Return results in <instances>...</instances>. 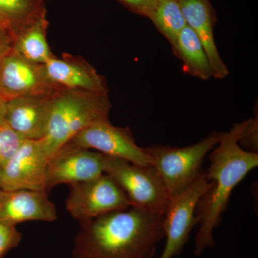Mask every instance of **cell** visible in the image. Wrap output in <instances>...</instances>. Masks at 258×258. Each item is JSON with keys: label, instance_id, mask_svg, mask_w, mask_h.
I'll use <instances>...</instances> for the list:
<instances>
[{"label": "cell", "instance_id": "22", "mask_svg": "<svg viewBox=\"0 0 258 258\" xmlns=\"http://www.w3.org/2000/svg\"><path fill=\"white\" fill-rule=\"evenodd\" d=\"M240 147L249 152L257 153V117L249 118L248 124L241 136Z\"/></svg>", "mask_w": 258, "mask_h": 258}, {"label": "cell", "instance_id": "13", "mask_svg": "<svg viewBox=\"0 0 258 258\" xmlns=\"http://www.w3.org/2000/svg\"><path fill=\"white\" fill-rule=\"evenodd\" d=\"M54 91L18 97L7 101L6 124L23 139H43L46 134L51 96Z\"/></svg>", "mask_w": 258, "mask_h": 258}, {"label": "cell", "instance_id": "26", "mask_svg": "<svg viewBox=\"0 0 258 258\" xmlns=\"http://www.w3.org/2000/svg\"><path fill=\"white\" fill-rule=\"evenodd\" d=\"M2 184V167L0 166V189H1Z\"/></svg>", "mask_w": 258, "mask_h": 258}, {"label": "cell", "instance_id": "12", "mask_svg": "<svg viewBox=\"0 0 258 258\" xmlns=\"http://www.w3.org/2000/svg\"><path fill=\"white\" fill-rule=\"evenodd\" d=\"M49 83L58 89L108 91L106 80L81 57L63 53L44 64Z\"/></svg>", "mask_w": 258, "mask_h": 258}, {"label": "cell", "instance_id": "20", "mask_svg": "<svg viewBox=\"0 0 258 258\" xmlns=\"http://www.w3.org/2000/svg\"><path fill=\"white\" fill-rule=\"evenodd\" d=\"M23 139L8 125L0 126V166H3L13 157L18 150Z\"/></svg>", "mask_w": 258, "mask_h": 258}, {"label": "cell", "instance_id": "25", "mask_svg": "<svg viewBox=\"0 0 258 258\" xmlns=\"http://www.w3.org/2000/svg\"><path fill=\"white\" fill-rule=\"evenodd\" d=\"M7 101L0 96V126L6 124L5 123V113H6Z\"/></svg>", "mask_w": 258, "mask_h": 258}, {"label": "cell", "instance_id": "8", "mask_svg": "<svg viewBox=\"0 0 258 258\" xmlns=\"http://www.w3.org/2000/svg\"><path fill=\"white\" fill-rule=\"evenodd\" d=\"M71 143L101 154L128 161L136 165H152L150 157L136 143L128 127L112 124L108 117L93 123L71 139Z\"/></svg>", "mask_w": 258, "mask_h": 258}, {"label": "cell", "instance_id": "18", "mask_svg": "<svg viewBox=\"0 0 258 258\" xmlns=\"http://www.w3.org/2000/svg\"><path fill=\"white\" fill-rule=\"evenodd\" d=\"M48 25L45 13L15 38L12 49L33 63H46L54 56L47 40Z\"/></svg>", "mask_w": 258, "mask_h": 258}, {"label": "cell", "instance_id": "3", "mask_svg": "<svg viewBox=\"0 0 258 258\" xmlns=\"http://www.w3.org/2000/svg\"><path fill=\"white\" fill-rule=\"evenodd\" d=\"M111 108L108 91L56 88L51 96L46 134L42 139L49 157L88 125L108 117Z\"/></svg>", "mask_w": 258, "mask_h": 258}, {"label": "cell", "instance_id": "4", "mask_svg": "<svg viewBox=\"0 0 258 258\" xmlns=\"http://www.w3.org/2000/svg\"><path fill=\"white\" fill-rule=\"evenodd\" d=\"M219 133L213 132L203 140L186 147L152 145L144 148L170 198L186 189L205 171L207 154L217 145Z\"/></svg>", "mask_w": 258, "mask_h": 258}, {"label": "cell", "instance_id": "15", "mask_svg": "<svg viewBox=\"0 0 258 258\" xmlns=\"http://www.w3.org/2000/svg\"><path fill=\"white\" fill-rule=\"evenodd\" d=\"M179 2L186 25L195 32L203 44L214 78L225 79L228 76L229 71L215 43L214 27L216 16L210 0H179Z\"/></svg>", "mask_w": 258, "mask_h": 258}, {"label": "cell", "instance_id": "16", "mask_svg": "<svg viewBox=\"0 0 258 258\" xmlns=\"http://www.w3.org/2000/svg\"><path fill=\"white\" fill-rule=\"evenodd\" d=\"M45 13L42 0H0V38L13 45L23 30Z\"/></svg>", "mask_w": 258, "mask_h": 258}, {"label": "cell", "instance_id": "6", "mask_svg": "<svg viewBox=\"0 0 258 258\" xmlns=\"http://www.w3.org/2000/svg\"><path fill=\"white\" fill-rule=\"evenodd\" d=\"M70 189L66 209L81 225L108 212L132 206L119 185L105 173L92 179L70 185Z\"/></svg>", "mask_w": 258, "mask_h": 258}, {"label": "cell", "instance_id": "21", "mask_svg": "<svg viewBox=\"0 0 258 258\" xmlns=\"http://www.w3.org/2000/svg\"><path fill=\"white\" fill-rule=\"evenodd\" d=\"M22 238L23 234L16 226L0 222V258H4L12 249L16 248Z\"/></svg>", "mask_w": 258, "mask_h": 258}, {"label": "cell", "instance_id": "24", "mask_svg": "<svg viewBox=\"0 0 258 258\" xmlns=\"http://www.w3.org/2000/svg\"><path fill=\"white\" fill-rule=\"evenodd\" d=\"M12 49V45L10 42L6 41L4 39L0 38V62L5 55Z\"/></svg>", "mask_w": 258, "mask_h": 258}, {"label": "cell", "instance_id": "9", "mask_svg": "<svg viewBox=\"0 0 258 258\" xmlns=\"http://www.w3.org/2000/svg\"><path fill=\"white\" fill-rule=\"evenodd\" d=\"M49 158L42 139H25L13 157L2 167L1 189L31 190L47 195Z\"/></svg>", "mask_w": 258, "mask_h": 258}, {"label": "cell", "instance_id": "23", "mask_svg": "<svg viewBox=\"0 0 258 258\" xmlns=\"http://www.w3.org/2000/svg\"><path fill=\"white\" fill-rule=\"evenodd\" d=\"M122 5L136 14L152 18L157 0H118Z\"/></svg>", "mask_w": 258, "mask_h": 258}, {"label": "cell", "instance_id": "1", "mask_svg": "<svg viewBox=\"0 0 258 258\" xmlns=\"http://www.w3.org/2000/svg\"><path fill=\"white\" fill-rule=\"evenodd\" d=\"M165 237L164 216L132 206L81 224L73 258H154Z\"/></svg>", "mask_w": 258, "mask_h": 258}, {"label": "cell", "instance_id": "14", "mask_svg": "<svg viewBox=\"0 0 258 258\" xmlns=\"http://www.w3.org/2000/svg\"><path fill=\"white\" fill-rule=\"evenodd\" d=\"M55 205L47 194L31 190L7 191L0 189V222L17 226L29 221L53 222Z\"/></svg>", "mask_w": 258, "mask_h": 258}, {"label": "cell", "instance_id": "10", "mask_svg": "<svg viewBox=\"0 0 258 258\" xmlns=\"http://www.w3.org/2000/svg\"><path fill=\"white\" fill-rule=\"evenodd\" d=\"M103 154L68 142L47 163L46 191L60 184H74L103 174Z\"/></svg>", "mask_w": 258, "mask_h": 258}, {"label": "cell", "instance_id": "5", "mask_svg": "<svg viewBox=\"0 0 258 258\" xmlns=\"http://www.w3.org/2000/svg\"><path fill=\"white\" fill-rule=\"evenodd\" d=\"M103 172L119 185L132 206L164 216L171 198L152 165H136L103 154Z\"/></svg>", "mask_w": 258, "mask_h": 258}, {"label": "cell", "instance_id": "17", "mask_svg": "<svg viewBox=\"0 0 258 258\" xmlns=\"http://www.w3.org/2000/svg\"><path fill=\"white\" fill-rule=\"evenodd\" d=\"M172 50L176 57L182 61L185 72L188 74L204 81L214 77L203 44L188 25L180 32Z\"/></svg>", "mask_w": 258, "mask_h": 258}, {"label": "cell", "instance_id": "11", "mask_svg": "<svg viewBox=\"0 0 258 258\" xmlns=\"http://www.w3.org/2000/svg\"><path fill=\"white\" fill-rule=\"evenodd\" d=\"M44 64L33 63L11 49L0 62V96L7 101L28 95L52 92Z\"/></svg>", "mask_w": 258, "mask_h": 258}, {"label": "cell", "instance_id": "27", "mask_svg": "<svg viewBox=\"0 0 258 258\" xmlns=\"http://www.w3.org/2000/svg\"><path fill=\"white\" fill-rule=\"evenodd\" d=\"M42 1L45 2V1H47V0H42Z\"/></svg>", "mask_w": 258, "mask_h": 258}, {"label": "cell", "instance_id": "7", "mask_svg": "<svg viewBox=\"0 0 258 258\" xmlns=\"http://www.w3.org/2000/svg\"><path fill=\"white\" fill-rule=\"evenodd\" d=\"M209 185L205 171L188 187L171 198L164 215L165 247L159 258H173L181 253L190 232L198 225L197 204Z\"/></svg>", "mask_w": 258, "mask_h": 258}, {"label": "cell", "instance_id": "2", "mask_svg": "<svg viewBox=\"0 0 258 258\" xmlns=\"http://www.w3.org/2000/svg\"><path fill=\"white\" fill-rule=\"evenodd\" d=\"M249 120L235 123L229 132L219 133L218 146L210 154V166L205 172L210 185L199 200L195 212L200 225L195 237L196 256L215 247L213 231L221 223L232 191L249 171L257 167V153L245 150L239 144Z\"/></svg>", "mask_w": 258, "mask_h": 258}, {"label": "cell", "instance_id": "19", "mask_svg": "<svg viewBox=\"0 0 258 258\" xmlns=\"http://www.w3.org/2000/svg\"><path fill=\"white\" fill-rule=\"evenodd\" d=\"M150 20L172 48L180 32L186 25L179 0H157Z\"/></svg>", "mask_w": 258, "mask_h": 258}]
</instances>
